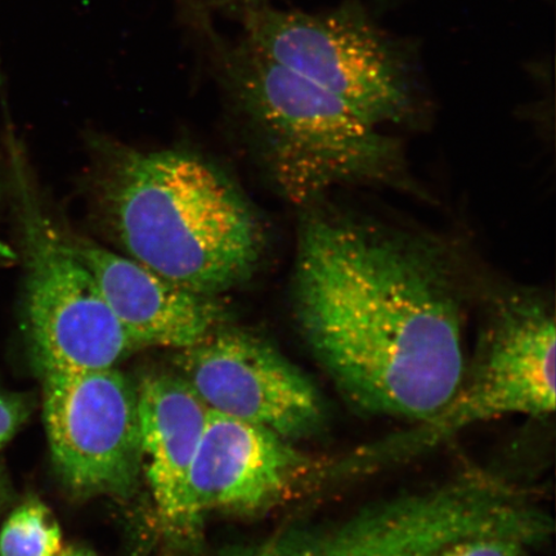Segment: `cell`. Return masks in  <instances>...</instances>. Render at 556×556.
<instances>
[{"instance_id":"16","label":"cell","mask_w":556,"mask_h":556,"mask_svg":"<svg viewBox=\"0 0 556 556\" xmlns=\"http://www.w3.org/2000/svg\"><path fill=\"white\" fill-rule=\"evenodd\" d=\"M59 556H96V554L85 546L70 545L65 548L62 547Z\"/></svg>"},{"instance_id":"4","label":"cell","mask_w":556,"mask_h":556,"mask_svg":"<svg viewBox=\"0 0 556 556\" xmlns=\"http://www.w3.org/2000/svg\"><path fill=\"white\" fill-rule=\"evenodd\" d=\"M5 191L24 261V321L43 374L114 368L137 348L111 312L99 283L40 197L13 135L7 142Z\"/></svg>"},{"instance_id":"12","label":"cell","mask_w":556,"mask_h":556,"mask_svg":"<svg viewBox=\"0 0 556 556\" xmlns=\"http://www.w3.org/2000/svg\"><path fill=\"white\" fill-rule=\"evenodd\" d=\"M232 556H371L359 528L346 519L294 527Z\"/></svg>"},{"instance_id":"10","label":"cell","mask_w":556,"mask_h":556,"mask_svg":"<svg viewBox=\"0 0 556 556\" xmlns=\"http://www.w3.org/2000/svg\"><path fill=\"white\" fill-rule=\"evenodd\" d=\"M70 238L137 351L187 350L227 326L228 309L219 296L194 293L127 255L72 232Z\"/></svg>"},{"instance_id":"14","label":"cell","mask_w":556,"mask_h":556,"mask_svg":"<svg viewBox=\"0 0 556 556\" xmlns=\"http://www.w3.org/2000/svg\"><path fill=\"white\" fill-rule=\"evenodd\" d=\"M530 545L531 542L519 538L483 534L452 542L429 556H526Z\"/></svg>"},{"instance_id":"3","label":"cell","mask_w":556,"mask_h":556,"mask_svg":"<svg viewBox=\"0 0 556 556\" xmlns=\"http://www.w3.org/2000/svg\"><path fill=\"white\" fill-rule=\"evenodd\" d=\"M229 83L278 192L312 207L344 186H403L401 146L337 96L243 43Z\"/></svg>"},{"instance_id":"13","label":"cell","mask_w":556,"mask_h":556,"mask_svg":"<svg viewBox=\"0 0 556 556\" xmlns=\"http://www.w3.org/2000/svg\"><path fill=\"white\" fill-rule=\"evenodd\" d=\"M61 551L59 521L38 498L13 510L0 531V556H59Z\"/></svg>"},{"instance_id":"17","label":"cell","mask_w":556,"mask_h":556,"mask_svg":"<svg viewBox=\"0 0 556 556\" xmlns=\"http://www.w3.org/2000/svg\"><path fill=\"white\" fill-rule=\"evenodd\" d=\"M7 498V485L4 482V478L2 472H0V510H2V507L5 503Z\"/></svg>"},{"instance_id":"11","label":"cell","mask_w":556,"mask_h":556,"mask_svg":"<svg viewBox=\"0 0 556 556\" xmlns=\"http://www.w3.org/2000/svg\"><path fill=\"white\" fill-rule=\"evenodd\" d=\"M142 469L165 530L193 534L187 485L211 409L178 374H152L137 388Z\"/></svg>"},{"instance_id":"1","label":"cell","mask_w":556,"mask_h":556,"mask_svg":"<svg viewBox=\"0 0 556 556\" xmlns=\"http://www.w3.org/2000/svg\"><path fill=\"white\" fill-rule=\"evenodd\" d=\"M462 290L444 256L405 232L311 211L293 304L313 356L363 413L422 421L465 378Z\"/></svg>"},{"instance_id":"7","label":"cell","mask_w":556,"mask_h":556,"mask_svg":"<svg viewBox=\"0 0 556 556\" xmlns=\"http://www.w3.org/2000/svg\"><path fill=\"white\" fill-rule=\"evenodd\" d=\"M43 417L62 482L80 497H128L142 470L137 388L116 368L43 374Z\"/></svg>"},{"instance_id":"8","label":"cell","mask_w":556,"mask_h":556,"mask_svg":"<svg viewBox=\"0 0 556 556\" xmlns=\"http://www.w3.org/2000/svg\"><path fill=\"white\" fill-rule=\"evenodd\" d=\"M178 375L212 413L255 424L283 438L319 427L324 408L307 377L275 346L227 326L178 351Z\"/></svg>"},{"instance_id":"9","label":"cell","mask_w":556,"mask_h":556,"mask_svg":"<svg viewBox=\"0 0 556 556\" xmlns=\"http://www.w3.org/2000/svg\"><path fill=\"white\" fill-rule=\"evenodd\" d=\"M288 441L268 428L211 412L187 485L193 532L206 513L256 516L288 498L311 468Z\"/></svg>"},{"instance_id":"18","label":"cell","mask_w":556,"mask_h":556,"mask_svg":"<svg viewBox=\"0 0 556 556\" xmlns=\"http://www.w3.org/2000/svg\"><path fill=\"white\" fill-rule=\"evenodd\" d=\"M5 191H4V185L0 182V206H2V201L4 198Z\"/></svg>"},{"instance_id":"15","label":"cell","mask_w":556,"mask_h":556,"mask_svg":"<svg viewBox=\"0 0 556 556\" xmlns=\"http://www.w3.org/2000/svg\"><path fill=\"white\" fill-rule=\"evenodd\" d=\"M34 402L24 393L0 392V451L29 419Z\"/></svg>"},{"instance_id":"6","label":"cell","mask_w":556,"mask_h":556,"mask_svg":"<svg viewBox=\"0 0 556 556\" xmlns=\"http://www.w3.org/2000/svg\"><path fill=\"white\" fill-rule=\"evenodd\" d=\"M245 45L337 96L377 127L413 114L412 81L401 53L361 11L252 10Z\"/></svg>"},{"instance_id":"5","label":"cell","mask_w":556,"mask_h":556,"mask_svg":"<svg viewBox=\"0 0 556 556\" xmlns=\"http://www.w3.org/2000/svg\"><path fill=\"white\" fill-rule=\"evenodd\" d=\"M555 316L532 291L496 298L479 343L476 365L441 412L412 433L363 452L365 464L432 446L457 430L498 416H545L555 409Z\"/></svg>"},{"instance_id":"2","label":"cell","mask_w":556,"mask_h":556,"mask_svg":"<svg viewBox=\"0 0 556 556\" xmlns=\"http://www.w3.org/2000/svg\"><path fill=\"white\" fill-rule=\"evenodd\" d=\"M96 217L129 256L194 293L219 296L253 277L266 231L239 187L199 155L103 142Z\"/></svg>"}]
</instances>
